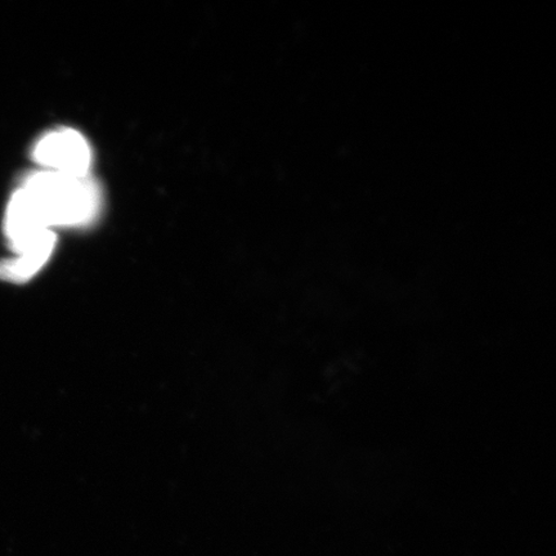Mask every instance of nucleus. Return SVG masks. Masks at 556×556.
Returning a JSON list of instances; mask_svg holds the SVG:
<instances>
[{
	"label": "nucleus",
	"instance_id": "obj_1",
	"mask_svg": "<svg viewBox=\"0 0 556 556\" xmlns=\"http://www.w3.org/2000/svg\"><path fill=\"white\" fill-rule=\"evenodd\" d=\"M24 189L48 228L88 224L99 208L100 194L87 177L45 170L26 179Z\"/></svg>",
	"mask_w": 556,
	"mask_h": 556
},
{
	"label": "nucleus",
	"instance_id": "obj_2",
	"mask_svg": "<svg viewBox=\"0 0 556 556\" xmlns=\"http://www.w3.org/2000/svg\"><path fill=\"white\" fill-rule=\"evenodd\" d=\"M33 159L48 170L88 177L92 151L86 138L73 129L53 130L35 144Z\"/></svg>",
	"mask_w": 556,
	"mask_h": 556
},
{
	"label": "nucleus",
	"instance_id": "obj_3",
	"mask_svg": "<svg viewBox=\"0 0 556 556\" xmlns=\"http://www.w3.org/2000/svg\"><path fill=\"white\" fill-rule=\"evenodd\" d=\"M54 245L55 236L51 229L16 254L15 258L0 262V280L13 283L29 281L50 261Z\"/></svg>",
	"mask_w": 556,
	"mask_h": 556
}]
</instances>
